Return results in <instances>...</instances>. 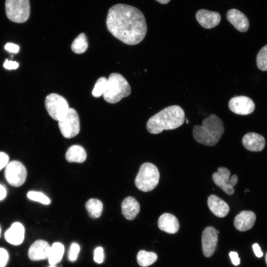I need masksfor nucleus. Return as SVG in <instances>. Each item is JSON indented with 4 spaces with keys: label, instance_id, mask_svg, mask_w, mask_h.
<instances>
[{
    "label": "nucleus",
    "instance_id": "nucleus-28",
    "mask_svg": "<svg viewBox=\"0 0 267 267\" xmlns=\"http://www.w3.org/2000/svg\"><path fill=\"white\" fill-rule=\"evenodd\" d=\"M107 79L104 77L99 78L93 89L92 95L95 97H98L103 95L107 85Z\"/></svg>",
    "mask_w": 267,
    "mask_h": 267
},
{
    "label": "nucleus",
    "instance_id": "nucleus-38",
    "mask_svg": "<svg viewBox=\"0 0 267 267\" xmlns=\"http://www.w3.org/2000/svg\"><path fill=\"white\" fill-rule=\"evenodd\" d=\"M6 196V190L5 187L0 184V201L4 199Z\"/></svg>",
    "mask_w": 267,
    "mask_h": 267
},
{
    "label": "nucleus",
    "instance_id": "nucleus-42",
    "mask_svg": "<svg viewBox=\"0 0 267 267\" xmlns=\"http://www.w3.org/2000/svg\"><path fill=\"white\" fill-rule=\"evenodd\" d=\"M186 122L187 124L188 123V120L187 119H186Z\"/></svg>",
    "mask_w": 267,
    "mask_h": 267
},
{
    "label": "nucleus",
    "instance_id": "nucleus-21",
    "mask_svg": "<svg viewBox=\"0 0 267 267\" xmlns=\"http://www.w3.org/2000/svg\"><path fill=\"white\" fill-rule=\"evenodd\" d=\"M122 213L128 220H134L140 210V205L135 199L131 196L126 198L121 204Z\"/></svg>",
    "mask_w": 267,
    "mask_h": 267
},
{
    "label": "nucleus",
    "instance_id": "nucleus-39",
    "mask_svg": "<svg viewBox=\"0 0 267 267\" xmlns=\"http://www.w3.org/2000/svg\"><path fill=\"white\" fill-rule=\"evenodd\" d=\"M158 2L162 3V4H167L171 0H155Z\"/></svg>",
    "mask_w": 267,
    "mask_h": 267
},
{
    "label": "nucleus",
    "instance_id": "nucleus-13",
    "mask_svg": "<svg viewBox=\"0 0 267 267\" xmlns=\"http://www.w3.org/2000/svg\"><path fill=\"white\" fill-rule=\"evenodd\" d=\"M195 17L200 25L206 29H211L216 27L220 23L221 19L219 12L204 9L197 11Z\"/></svg>",
    "mask_w": 267,
    "mask_h": 267
},
{
    "label": "nucleus",
    "instance_id": "nucleus-41",
    "mask_svg": "<svg viewBox=\"0 0 267 267\" xmlns=\"http://www.w3.org/2000/svg\"><path fill=\"white\" fill-rule=\"evenodd\" d=\"M249 192L250 190L249 189H246L245 191V192Z\"/></svg>",
    "mask_w": 267,
    "mask_h": 267
},
{
    "label": "nucleus",
    "instance_id": "nucleus-4",
    "mask_svg": "<svg viewBox=\"0 0 267 267\" xmlns=\"http://www.w3.org/2000/svg\"><path fill=\"white\" fill-rule=\"evenodd\" d=\"M131 92V88L127 80L120 74L113 73L107 79L103 96L107 102L116 103L129 96Z\"/></svg>",
    "mask_w": 267,
    "mask_h": 267
},
{
    "label": "nucleus",
    "instance_id": "nucleus-8",
    "mask_svg": "<svg viewBox=\"0 0 267 267\" xmlns=\"http://www.w3.org/2000/svg\"><path fill=\"white\" fill-rule=\"evenodd\" d=\"M58 127L63 136L70 138L80 132V121L77 111L69 108L67 113L58 121Z\"/></svg>",
    "mask_w": 267,
    "mask_h": 267
},
{
    "label": "nucleus",
    "instance_id": "nucleus-43",
    "mask_svg": "<svg viewBox=\"0 0 267 267\" xmlns=\"http://www.w3.org/2000/svg\"><path fill=\"white\" fill-rule=\"evenodd\" d=\"M49 267H55L54 266H50Z\"/></svg>",
    "mask_w": 267,
    "mask_h": 267
},
{
    "label": "nucleus",
    "instance_id": "nucleus-29",
    "mask_svg": "<svg viewBox=\"0 0 267 267\" xmlns=\"http://www.w3.org/2000/svg\"><path fill=\"white\" fill-rule=\"evenodd\" d=\"M27 197L32 201L38 202L44 205H48L50 203V199L44 194L39 191H29L27 193Z\"/></svg>",
    "mask_w": 267,
    "mask_h": 267
},
{
    "label": "nucleus",
    "instance_id": "nucleus-2",
    "mask_svg": "<svg viewBox=\"0 0 267 267\" xmlns=\"http://www.w3.org/2000/svg\"><path fill=\"white\" fill-rule=\"evenodd\" d=\"M185 114L179 106L174 105L167 107L150 117L146 124L147 131L157 134L163 130L175 129L184 123Z\"/></svg>",
    "mask_w": 267,
    "mask_h": 267
},
{
    "label": "nucleus",
    "instance_id": "nucleus-30",
    "mask_svg": "<svg viewBox=\"0 0 267 267\" xmlns=\"http://www.w3.org/2000/svg\"><path fill=\"white\" fill-rule=\"evenodd\" d=\"M80 250V246L77 243L73 242L71 244L68 252V259L70 261L74 262L77 260Z\"/></svg>",
    "mask_w": 267,
    "mask_h": 267
},
{
    "label": "nucleus",
    "instance_id": "nucleus-32",
    "mask_svg": "<svg viewBox=\"0 0 267 267\" xmlns=\"http://www.w3.org/2000/svg\"><path fill=\"white\" fill-rule=\"evenodd\" d=\"M9 259L7 251L4 248H0V267H5Z\"/></svg>",
    "mask_w": 267,
    "mask_h": 267
},
{
    "label": "nucleus",
    "instance_id": "nucleus-7",
    "mask_svg": "<svg viewBox=\"0 0 267 267\" xmlns=\"http://www.w3.org/2000/svg\"><path fill=\"white\" fill-rule=\"evenodd\" d=\"M45 108L49 116L58 121L68 112L69 107L67 101L56 93H50L45 99Z\"/></svg>",
    "mask_w": 267,
    "mask_h": 267
},
{
    "label": "nucleus",
    "instance_id": "nucleus-1",
    "mask_svg": "<svg viewBox=\"0 0 267 267\" xmlns=\"http://www.w3.org/2000/svg\"><path fill=\"white\" fill-rule=\"evenodd\" d=\"M107 28L115 38L128 45L140 43L147 32L145 18L142 12L132 5L119 3L109 9Z\"/></svg>",
    "mask_w": 267,
    "mask_h": 267
},
{
    "label": "nucleus",
    "instance_id": "nucleus-23",
    "mask_svg": "<svg viewBox=\"0 0 267 267\" xmlns=\"http://www.w3.org/2000/svg\"><path fill=\"white\" fill-rule=\"evenodd\" d=\"M64 252V247L60 242H55L50 247L48 257V262L50 266H55L59 263L63 257Z\"/></svg>",
    "mask_w": 267,
    "mask_h": 267
},
{
    "label": "nucleus",
    "instance_id": "nucleus-27",
    "mask_svg": "<svg viewBox=\"0 0 267 267\" xmlns=\"http://www.w3.org/2000/svg\"><path fill=\"white\" fill-rule=\"evenodd\" d=\"M256 63L260 70L267 71V44L263 46L258 52Z\"/></svg>",
    "mask_w": 267,
    "mask_h": 267
},
{
    "label": "nucleus",
    "instance_id": "nucleus-10",
    "mask_svg": "<svg viewBox=\"0 0 267 267\" xmlns=\"http://www.w3.org/2000/svg\"><path fill=\"white\" fill-rule=\"evenodd\" d=\"M230 172L225 167H219L218 172L212 175L214 182L225 193L231 195L234 192V186L238 181V177L234 175L229 178Z\"/></svg>",
    "mask_w": 267,
    "mask_h": 267
},
{
    "label": "nucleus",
    "instance_id": "nucleus-36",
    "mask_svg": "<svg viewBox=\"0 0 267 267\" xmlns=\"http://www.w3.org/2000/svg\"><path fill=\"white\" fill-rule=\"evenodd\" d=\"M229 257L232 263L235 266H238L240 264V259L238 257L237 253L231 251L229 253Z\"/></svg>",
    "mask_w": 267,
    "mask_h": 267
},
{
    "label": "nucleus",
    "instance_id": "nucleus-16",
    "mask_svg": "<svg viewBox=\"0 0 267 267\" xmlns=\"http://www.w3.org/2000/svg\"><path fill=\"white\" fill-rule=\"evenodd\" d=\"M24 227L19 222L12 223L4 233V238L6 241L14 245L21 244L24 240Z\"/></svg>",
    "mask_w": 267,
    "mask_h": 267
},
{
    "label": "nucleus",
    "instance_id": "nucleus-18",
    "mask_svg": "<svg viewBox=\"0 0 267 267\" xmlns=\"http://www.w3.org/2000/svg\"><path fill=\"white\" fill-rule=\"evenodd\" d=\"M256 221V215L253 212L243 211L235 217L234 225L239 231H245L251 229Z\"/></svg>",
    "mask_w": 267,
    "mask_h": 267
},
{
    "label": "nucleus",
    "instance_id": "nucleus-17",
    "mask_svg": "<svg viewBox=\"0 0 267 267\" xmlns=\"http://www.w3.org/2000/svg\"><path fill=\"white\" fill-rule=\"evenodd\" d=\"M242 142L245 148L254 152L262 151L266 145L265 138L262 135L253 132L244 135Z\"/></svg>",
    "mask_w": 267,
    "mask_h": 267
},
{
    "label": "nucleus",
    "instance_id": "nucleus-19",
    "mask_svg": "<svg viewBox=\"0 0 267 267\" xmlns=\"http://www.w3.org/2000/svg\"><path fill=\"white\" fill-rule=\"evenodd\" d=\"M207 204L210 210L218 217H224L229 211L227 203L215 195L212 194L209 196Z\"/></svg>",
    "mask_w": 267,
    "mask_h": 267
},
{
    "label": "nucleus",
    "instance_id": "nucleus-22",
    "mask_svg": "<svg viewBox=\"0 0 267 267\" xmlns=\"http://www.w3.org/2000/svg\"><path fill=\"white\" fill-rule=\"evenodd\" d=\"M65 158L69 162L83 163L86 160L87 153L81 145H74L68 149Z\"/></svg>",
    "mask_w": 267,
    "mask_h": 267
},
{
    "label": "nucleus",
    "instance_id": "nucleus-3",
    "mask_svg": "<svg viewBox=\"0 0 267 267\" xmlns=\"http://www.w3.org/2000/svg\"><path fill=\"white\" fill-rule=\"evenodd\" d=\"M224 131L221 119L212 114L202 121L201 126H194L192 134L197 142L206 146H214L218 143Z\"/></svg>",
    "mask_w": 267,
    "mask_h": 267
},
{
    "label": "nucleus",
    "instance_id": "nucleus-26",
    "mask_svg": "<svg viewBox=\"0 0 267 267\" xmlns=\"http://www.w3.org/2000/svg\"><path fill=\"white\" fill-rule=\"evenodd\" d=\"M88 47L87 38L83 33L79 34L73 41L71 49L76 53L80 54L85 52Z\"/></svg>",
    "mask_w": 267,
    "mask_h": 267
},
{
    "label": "nucleus",
    "instance_id": "nucleus-37",
    "mask_svg": "<svg viewBox=\"0 0 267 267\" xmlns=\"http://www.w3.org/2000/svg\"><path fill=\"white\" fill-rule=\"evenodd\" d=\"M253 251L254 252V253H255V255L257 257L260 258V257H262L263 256V253L262 252V251H261V250L260 249V247L259 245H258V244L255 243L253 245Z\"/></svg>",
    "mask_w": 267,
    "mask_h": 267
},
{
    "label": "nucleus",
    "instance_id": "nucleus-44",
    "mask_svg": "<svg viewBox=\"0 0 267 267\" xmlns=\"http://www.w3.org/2000/svg\"><path fill=\"white\" fill-rule=\"evenodd\" d=\"M0 233H1V228H0Z\"/></svg>",
    "mask_w": 267,
    "mask_h": 267
},
{
    "label": "nucleus",
    "instance_id": "nucleus-15",
    "mask_svg": "<svg viewBox=\"0 0 267 267\" xmlns=\"http://www.w3.org/2000/svg\"><path fill=\"white\" fill-rule=\"evenodd\" d=\"M227 20L238 31L246 32L249 26V22L246 16L236 9H231L227 12Z\"/></svg>",
    "mask_w": 267,
    "mask_h": 267
},
{
    "label": "nucleus",
    "instance_id": "nucleus-12",
    "mask_svg": "<svg viewBox=\"0 0 267 267\" xmlns=\"http://www.w3.org/2000/svg\"><path fill=\"white\" fill-rule=\"evenodd\" d=\"M218 243V232L213 226L204 229L202 235V247L204 256H212L215 252Z\"/></svg>",
    "mask_w": 267,
    "mask_h": 267
},
{
    "label": "nucleus",
    "instance_id": "nucleus-24",
    "mask_svg": "<svg viewBox=\"0 0 267 267\" xmlns=\"http://www.w3.org/2000/svg\"><path fill=\"white\" fill-rule=\"evenodd\" d=\"M89 216L92 219L99 218L103 211V204L98 199L91 198L85 204Z\"/></svg>",
    "mask_w": 267,
    "mask_h": 267
},
{
    "label": "nucleus",
    "instance_id": "nucleus-9",
    "mask_svg": "<svg viewBox=\"0 0 267 267\" xmlns=\"http://www.w3.org/2000/svg\"><path fill=\"white\" fill-rule=\"evenodd\" d=\"M4 175L9 184L14 187H19L26 179L27 170L21 162L14 160L9 162L5 167Z\"/></svg>",
    "mask_w": 267,
    "mask_h": 267
},
{
    "label": "nucleus",
    "instance_id": "nucleus-25",
    "mask_svg": "<svg viewBox=\"0 0 267 267\" xmlns=\"http://www.w3.org/2000/svg\"><path fill=\"white\" fill-rule=\"evenodd\" d=\"M137 262L142 267H146L153 264L157 259V255L154 252L140 250L137 255Z\"/></svg>",
    "mask_w": 267,
    "mask_h": 267
},
{
    "label": "nucleus",
    "instance_id": "nucleus-20",
    "mask_svg": "<svg viewBox=\"0 0 267 267\" xmlns=\"http://www.w3.org/2000/svg\"><path fill=\"white\" fill-rule=\"evenodd\" d=\"M158 226L160 229L170 234L176 233L179 228L178 219L174 215L168 213L160 216Z\"/></svg>",
    "mask_w": 267,
    "mask_h": 267
},
{
    "label": "nucleus",
    "instance_id": "nucleus-35",
    "mask_svg": "<svg viewBox=\"0 0 267 267\" xmlns=\"http://www.w3.org/2000/svg\"><path fill=\"white\" fill-rule=\"evenodd\" d=\"M4 48L11 53H16L19 51V46L17 44L11 43H7L4 46Z\"/></svg>",
    "mask_w": 267,
    "mask_h": 267
},
{
    "label": "nucleus",
    "instance_id": "nucleus-14",
    "mask_svg": "<svg viewBox=\"0 0 267 267\" xmlns=\"http://www.w3.org/2000/svg\"><path fill=\"white\" fill-rule=\"evenodd\" d=\"M50 249L48 243L43 240H37L30 247L28 251L29 259L34 261L48 259Z\"/></svg>",
    "mask_w": 267,
    "mask_h": 267
},
{
    "label": "nucleus",
    "instance_id": "nucleus-31",
    "mask_svg": "<svg viewBox=\"0 0 267 267\" xmlns=\"http://www.w3.org/2000/svg\"><path fill=\"white\" fill-rule=\"evenodd\" d=\"M94 261L98 263L101 264L104 260L103 249L101 247H97L94 251Z\"/></svg>",
    "mask_w": 267,
    "mask_h": 267
},
{
    "label": "nucleus",
    "instance_id": "nucleus-11",
    "mask_svg": "<svg viewBox=\"0 0 267 267\" xmlns=\"http://www.w3.org/2000/svg\"><path fill=\"white\" fill-rule=\"evenodd\" d=\"M229 109L233 113L241 115L252 113L255 105L253 101L246 96H237L231 98L228 103Z\"/></svg>",
    "mask_w": 267,
    "mask_h": 267
},
{
    "label": "nucleus",
    "instance_id": "nucleus-6",
    "mask_svg": "<svg viewBox=\"0 0 267 267\" xmlns=\"http://www.w3.org/2000/svg\"><path fill=\"white\" fill-rule=\"evenodd\" d=\"M5 8L7 18L12 22L23 23L29 18V0H5Z\"/></svg>",
    "mask_w": 267,
    "mask_h": 267
},
{
    "label": "nucleus",
    "instance_id": "nucleus-5",
    "mask_svg": "<svg viewBox=\"0 0 267 267\" xmlns=\"http://www.w3.org/2000/svg\"><path fill=\"white\" fill-rule=\"evenodd\" d=\"M159 178L160 173L157 167L150 163H144L140 167L135 184L140 190L148 192L155 188Z\"/></svg>",
    "mask_w": 267,
    "mask_h": 267
},
{
    "label": "nucleus",
    "instance_id": "nucleus-40",
    "mask_svg": "<svg viewBox=\"0 0 267 267\" xmlns=\"http://www.w3.org/2000/svg\"><path fill=\"white\" fill-rule=\"evenodd\" d=\"M265 259H266V262L267 265V253H266V255Z\"/></svg>",
    "mask_w": 267,
    "mask_h": 267
},
{
    "label": "nucleus",
    "instance_id": "nucleus-34",
    "mask_svg": "<svg viewBox=\"0 0 267 267\" xmlns=\"http://www.w3.org/2000/svg\"><path fill=\"white\" fill-rule=\"evenodd\" d=\"M19 66V63L16 61L9 60L6 59L3 64V67L8 70L16 69Z\"/></svg>",
    "mask_w": 267,
    "mask_h": 267
},
{
    "label": "nucleus",
    "instance_id": "nucleus-33",
    "mask_svg": "<svg viewBox=\"0 0 267 267\" xmlns=\"http://www.w3.org/2000/svg\"><path fill=\"white\" fill-rule=\"evenodd\" d=\"M8 155L3 152H0V171L5 168L9 163Z\"/></svg>",
    "mask_w": 267,
    "mask_h": 267
}]
</instances>
